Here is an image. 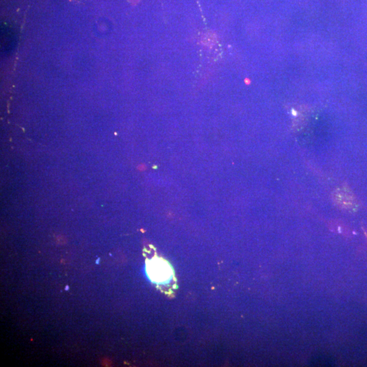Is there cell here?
Wrapping results in <instances>:
<instances>
[{"instance_id": "obj_1", "label": "cell", "mask_w": 367, "mask_h": 367, "mask_svg": "<svg viewBox=\"0 0 367 367\" xmlns=\"http://www.w3.org/2000/svg\"><path fill=\"white\" fill-rule=\"evenodd\" d=\"M146 270L150 279L158 284L167 283L172 276V270L167 262L159 258L147 262Z\"/></svg>"}]
</instances>
